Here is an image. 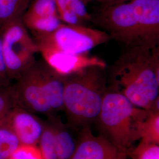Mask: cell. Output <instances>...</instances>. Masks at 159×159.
Listing matches in <instances>:
<instances>
[{
    "mask_svg": "<svg viewBox=\"0 0 159 159\" xmlns=\"http://www.w3.org/2000/svg\"><path fill=\"white\" fill-rule=\"evenodd\" d=\"M108 88L138 108L159 111V46L125 48L111 67Z\"/></svg>",
    "mask_w": 159,
    "mask_h": 159,
    "instance_id": "6da1fadb",
    "label": "cell"
},
{
    "mask_svg": "<svg viewBox=\"0 0 159 159\" xmlns=\"http://www.w3.org/2000/svg\"><path fill=\"white\" fill-rule=\"evenodd\" d=\"M105 69L93 66L64 77L63 111L68 128L80 131L96 122L108 90Z\"/></svg>",
    "mask_w": 159,
    "mask_h": 159,
    "instance_id": "7a4b0ae2",
    "label": "cell"
},
{
    "mask_svg": "<svg viewBox=\"0 0 159 159\" xmlns=\"http://www.w3.org/2000/svg\"><path fill=\"white\" fill-rule=\"evenodd\" d=\"M12 85L16 105L47 119L63 111L64 78L44 61L34 62Z\"/></svg>",
    "mask_w": 159,
    "mask_h": 159,
    "instance_id": "3957f363",
    "label": "cell"
},
{
    "mask_svg": "<svg viewBox=\"0 0 159 159\" xmlns=\"http://www.w3.org/2000/svg\"><path fill=\"white\" fill-rule=\"evenodd\" d=\"M150 111L137 107L119 92L108 88L95 123L100 134L127 153L139 140L137 123L145 119Z\"/></svg>",
    "mask_w": 159,
    "mask_h": 159,
    "instance_id": "277c9868",
    "label": "cell"
},
{
    "mask_svg": "<svg viewBox=\"0 0 159 159\" xmlns=\"http://www.w3.org/2000/svg\"><path fill=\"white\" fill-rule=\"evenodd\" d=\"M91 17V22L125 48H146L130 0L102 4Z\"/></svg>",
    "mask_w": 159,
    "mask_h": 159,
    "instance_id": "5b68a950",
    "label": "cell"
},
{
    "mask_svg": "<svg viewBox=\"0 0 159 159\" xmlns=\"http://www.w3.org/2000/svg\"><path fill=\"white\" fill-rule=\"evenodd\" d=\"M0 32L7 74L11 81L17 80L35 61L38 47L22 19L8 23Z\"/></svg>",
    "mask_w": 159,
    "mask_h": 159,
    "instance_id": "8992f818",
    "label": "cell"
},
{
    "mask_svg": "<svg viewBox=\"0 0 159 159\" xmlns=\"http://www.w3.org/2000/svg\"><path fill=\"white\" fill-rule=\"evenodd\" d=\"M34 40L38 47H48L75 54H87L94 48L112 39L109 34L101 30L85 25L63 23L54 31L36 35Z\"/></svg>",
    "mask_w": 159,
    "mask_h": 159,
    "instance_id": "52a82bcc",
    "label": "cell"
},
{
    "mask_svg": "<svg viewBox=\"0 0 159 159\" xmlns=\"http://www.w3.org/2000/svg\"><path fill=\"white\" fill-rule=\"evenodd\" d=\"M43 60L54 71L63 77L75 74L93 66L106 68L107 64L100 57L87 54H75L39 47Z\"/></svg>",
    "mask_w": 159,
    "mask_h": 159,
    "instance_id": "ba28073f",
    "label": "cell"
},
{
    "mask_svg": "<svg viewBox=\"0 0 159 159\" xmlns=\"http://www.w3.org/2000/svg\"><path fill=\"white\" fill-rule=\"evenodd\" d=\"M127 153L102 134L95 136L90 126L80 131L79 138L71 159H127Z\"/></svg>",
    "mask_w": 159,
    "mask_h": 159,
    "instance_id": "9c48e42d",
    "label": "cell"
},
{
    "mask_svg": "<svg viewBox=\"0 0 159 159\" xmlns=\"http://www.w3.org/2000/svg\"><path fill=\"white\" fill-rule=\"evenodd\" d=\"M6 124L15 133L21 145L38 146L45 121L35 114L16 105L8 114Z\"/></svg>",
    "mask_w": 159,
    "mask_h": 159,
    "instance_id": "30bf717a",
    "label": "cell"
},
{
    "mask_svg": "<svg viewBox=\"0 0 159 159\" xmlns=\"http://www.w3.org/2000/svg\"><path fill=\"white\" fill-rule=\"evenodd\" d=\"M146 48L159 45V0H130Z\"/></svg>",
    "mask_w": 159,
    "mask_h": 159,
    "instance_id": "8fae6325",
    "label": "cell"
},
{
    "mask_svg": "<svg viewBox=\"0 0 159 159\" xmlns=\"http://www.w3.org/2000/svg\"><path fill=\"white\" fill-rule=\"evenodd\" d=\"M57 12L63 23L84 25L91 22L90 14L84 0H56Z\"/></svg>",
    "mask_w": 159,
    "mask_h": 159,
    "instance_id": "7c38bea8",
    "label": "cell"
},
{
    "mask_svg": "<svg viewBox=\"0 0 159 159\" xmlns=\"http://www.w3.org/2000/svg\"><path fill=\"white\" fill-rule=\"evenodd\" d=\"M47 119L51 120L54 127L57 159H71L77 143L68 130V127L57 116Z\"/></svg>",
    "mask_w": 159,
    "mask_h": 159,
    "instance_id": "4fadbf2b",
    "label": "cell"
},
{
    "mask_svg": "<svg viewBox=\"0 0 159 159\" xmlns=\"http://www.w3.org/2000/svg\"><path fill=\"white\" fill-rule=\"evenodd\" d=\"M31 0H0V31L12 21L22 19Z\"/></svg>",
    "mask_w": 159,
    "mask_h": 159,
    "instance_id": "5bb4252c",
    "label": "cell"
},
{
    "mask_svg": "<svg viewBox=\"0 0 159 159\" xmlns=\"http://www.w3.org/2000/svg\"><path fill=\"white\" fill-rule=\"evenodd\" d=\"M140 142L159 144V111H150L148 117L137 124Z\"/></svg>",
    "mask_w": 159,
    "mask_h": 159,
    "instance_id": "9a60e30c",
    "label": "cell"
},
{
    "mask_svg": "<svg viewBox=\"0 0 159 159\" xmlns=\"http://www.w3.org/2000/svg\"><path fill=\"white\" fill-rule=\"evenodd\" d=\"M22 21L34 36L51 33L63 23L58 14L48 17L22 18Z\"/></svg>",
    "mask_w": 159,
    "mask_h": 159,
    "instance_id": "2e32d148",
    "label": "cell"
},
{
    "mask_svg": "<svg viewBox=\"0 0 159 159\" xmlns=\"http://www.w3.org/2000/svg\"><path fill=\"white\" fill-rule=\"evenodd\" d=\"M38 147L43 159H57L54 130L51 120L45 121V125Z\"/></svg>",
    "mask_w": 159,
    "mask_h": 159,
    "instance_id": "e0dca14e",
    "label": "cell"
},
{
    "mask_svg": "<svg viewBox=\"0 0 159 159\" xmlns=\"http://www.w3.org/2000/svg\"><path fill=\"white\" fill-rule=\"evenodd\" d=\"M21 146L18 139L6 123L0 126V159H9Z\"/></svg>",
    "mask_w": 159,
    "mask_h": 159,
    "instance_id": "ac0fdd59",
    "label": "cell"
},
{
    "mask_svg": "<svg viewBox=\"0 0 159 159\" xmlns=\"http://www.w3.org/2000/svg\"><path fill=\"white\" fill-rule=\"evenodd\" d=\"M57 14L56 0H33L30 4L22 18L48 17Z\"/></svg>",
    "mask_w": 159,
    "mask_h": 159,
    "instance_id": "d6986e66",
    "label": "cell"
},
{
    "mask_svg": "<svg viewBox=\"0 0 159 159\" xmlns=\"http://www.w3.org/2000/svg\"><path fill=\"white\" fill-rule=\"evenodd\" d=\"M127 156L131 159H159V144L140 142L131 148Z\"/></svg>",
    "mask_w": 159,
    "mask_h": 159,
    "instance_id": "ffe728a7",
    "label": "cell"
},
{
    "mask_svg": "<svg viewBox=\"0 0 159 159\" xmlns=\"http://www.w3.org/2000/svg\"><path fill=\"white\" fill-rule=\"evenodd\" d=\"M16 106L12 85L0 89V124L6 122L12 108Z\"/></svg>",
    "mask_w": 159,
    "mask_h": 159,
    "instance_id": "44dd1931",
    "label": "cell"
},
{
    "mask_svg": "<svg viewBox=\"0 0 159 159\" xmlns=\"http://www.w3.org/2000/svg\"><path fill=\"white\" fill-rule=\"evenodd\" d=\"M9 159H43L38 146L21 145Z\"/></svg>",
    "mask_w": 159,
    "mask_h": 159,
    "instance_id": "7402d4cb",
    "label": "cell"
},
{
    "mask_svg": "<svg viewBox=\"0 0 159 159\" xmlns=\"http://www.w3.org/2000/svg\"><path fill=\"white\" fill-rule=\"evenodd\" d=\"M11 85L10 79L6 69V64L4 60L1 46V37L0 32V89L7 87Z\"/></svg>",
    "mask_w": 159,
    "mask_h": 159,
    "instance_id": "603a6c76",
    "label": "cell"
},
{
    "mask_svg": "<svg viewBox=\"0 0 159 159\" xmlns=\"http://www.w3.org/2000/svg\"><path fill=\"white\" fill-rule=\"evenodd\" d=\"M86 2L90 1H94V0H84ZM96 1H100L102 2V4H110V3H114V2H120V1H123L125 0H96Z\"/></svg>",
    "mask_w": 159,
    "mask_h": 159,
    "instance_id": "cb8c5ba5",
    "label": "cell"
}]
</instances>
